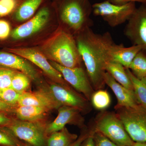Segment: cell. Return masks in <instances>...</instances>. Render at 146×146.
Returning a JSON list of instances; mask_svg holds the SVG:
<instances>
[{"label": "cell", "mask_w": 146, "mask_h": 146, "mask_svg": "<svg viewBox=\"0 0 146 146\" xmlns=\"http://www.w3.org/2000/svg\"><path fill=\"white\" fill-rule=\"evenodd\" d=\"M80 146H94L93 132L92 131L90 130L89 136L84 140Z\"/></svg>", "instance_id": "obj_33"}, {"label": "cell", "mask_w": 146, "mask_h": 146, "mask_svg": "<svg viewBox=\"0 0 146 146\" xmlns=\"http://www.w3.org/2000/svg\"><path fill=\"white\" fill-rule=\"evenodd\" d=\"M21 0H0V18L13 13Z\"/></svg>", "instance_id": "obj_29"}, {"label": "cell", "mask_w": 146, "mask_h": 146, "mask_svg": "<svg viewBox=\"0 0 146 146\" xmlns=\"http://www.w3.org/2000/svg\"><path fill=\"white\" fill-rule=\"evenodd\" d=\"M60 106H70L79 109L86 114L91 111L90 101L71 87L65 86L52 81L46 86H42Z\"/></svg>", "instance_id": "obj_9"}, {"label": "cell", "mask_w": 146, "mask_h": 146, "mask_svg": "<svg viewBox=\"0 0 146 146\" xmlns=\"http://www.w3.org/2000/svg\"><path fill=\"white\" fill-rule=\"evenodd\" d=\"M49 61L52 66L61 74L65 81L77 92L83 94L89 101H91V96L95 91L91 85L86 71L82 66L66 68L53 61Z\"/></svg>", "instance_id": "obj_11"}, {"label": "cell", "mask_w": 146, "mask_h": 146, "mask_svg": "<svg viewBox=\"0 0 146 146\" xmlns=\"http://www.w3.org/2000/svg\"><path fill=\"white\" fill-rule=\"evenodd\" d=\"M90 102L95 109L98 110H104L110 105L111 98L106 90L99 89L94 91Z\"/></svg>", "instance_id": "obj_23"}, {"label": "cell", "mask_w": 146, "mask_h": 146, "mask_svg": "<svg viewBox=\"0 0 146 146\" xmlns=\"http://www.w3.org/2000/svg\"><path fill=\"white\" fill-rule=\"evenodd\" d=\"M31 80L25 74L17 71L12 78L11 87L19 94H23L29 88Z\"/></svg>", "instance_id": "obj_25"}, {"label": "cell", "mask_w": 146, "mask_h": 146, "mask_svg": "<svg viewBox=\"0 0 146 146\" xmlns=\"http://www.w3.org/2000/svg\"><path fill=\"white\" fill-rule=\"evenodd\" d=\"M142 50V47L137 45L125 47L123 44L115 43L110 52V61L117 62L125 68H129L136 55Z\"/></svg>", "instance_id": "obj_17"}, {"label": "cell", "mask_w": 146, "mask_h": 146, "mask_svg": "<svg viewBox=\"0 0 146 146\" xmlns=\"http://www.w3.org/2000/svg\"><path fill=\"white\" fill-rule=\"evenodd\" d=\"M17 71L0 67V89L9 88L13 76Z\"/></svg>", "instance_id": "obj_28"}, {"label": "cell", "mask_w": 146, "mask_h": 146, "mask_svg": "<svg viewBox=\"0 0 146 146\" xmlns=\"http://www.w3.org/2000/svg\"><path fill=\"white\" fill-rule=\"evenodd\" d=\"M90 133V130L85 131L80 134L79 136L76 141L72 144L70 146H80L81 145L82 143L84 141L88 136Z\"/></svg>", "instance_id": "obj_34"}, {"label": "cell", "mask_w": 146, "mask_h": 146, "mask_svg": "<svg viewBox=\"0 0 146 146\" xmlns=\"http://www.w3.org/2000/svg\"><path fill=\"white\" fill-rule=\"evenodd\" d=\"M46 125L40 121L14 120L6 127L18 139L32 146H45L47 138L45 133Z\"/></svg>", "instance_id": "obj_8"}, {"label": "cell", "mask_w": 146, "mask_h": 146, "mask_svg": "<svg viewBox=\"0 0 146 146\" xmlns=\"http://www.w3.org/2000/svg\"><path fill=\"white\" fill-rule=\"evenodd\" d=\"M52 3L59 26L75 36L93 26L91 0H54Z\"/></svg>", "instance_id": "obj_3"}, {"label": "cell", "mask_w": 146, "mask_h": 146, "mask_svg": "<svg viewBox=\"0 0 146 146\" xmlns=\"http://www.w3.org/2000/svg\"><path fill=\"white\" fill-rule=\"evenodd\" d=\"M12 120L8 117L3 114L0 113V127H6L11 122Z\"/></svg>", "instance_id": "obj_35"}, {"label": "cell", "mask_w": 146, "mask_h": 146, "mask_svg": "<svg viewBox=\"0 0 146 146\" xmlns=\"http://www.w3.org/2000/svg\"><path fill=\"white\" fill-rule=\"evenodd\" d=\"M56 16L52 3L46 2L32 18L16 28L11 32L15 41H25L32 39L40 34Z\"/></svg>", "instance_id": "obj_5"}, {"label": "cell", "mask_w": 146, "mask_h": 146, "mask_svg": "<svg viewBox=\"0 0 146 146\" xmlns=\"http://www.w3.org/2000/svg\"><path fill=\"white\" fill-rule=\"evenodd\" d=\"M50 110L32 106H18L15 113L18 119L28 121H40L47 116Z\"/></svg>", "instance_id": "obj_19"}, {"label": "cell", "mask_w": 146, "mask_h": 146, "mask_svg": "<svg viewBox=\"0 0 146 146\" xmlns=\"http://www.w3.org/2000/svg\"><path fill=\"white\" fill-rule=\"evenodd\" d=\"M13 106L4 102L0 100V111H9L12 110Z\"/></svg>", "instance_id": "obj_36"}, {"label": "cell", "mask_w": 146, "mask_h": 146, "mask_svg": "<svg viewBox=\"0 0 146 146\" xmlns=\"http://www.w3.org/2000/svg\"><path fill=\"white\" fill-rule=\"evenodd\" d=\"M104 80L106 84L112 89L117 98V102L115 108L133 107L138 104L134 91L126 89L118 83L107 72L105 73Z\"/></svg>", "instance_id": "obj_16"}, {"label": "cell", "mask_w": 146, "mask_h": 146, "mask_svg": "<svg viewBox=\"0 0 146 146\" xmlns=\"http://www.w3.org/2000/svg\"><path fill=\"white\" fill-rule=\"evenodd\" d=\"M58 115L51 123L46 125L45 133L47 137L53 133L59 131L67 124H74L82 127L84 119L79 109L70 106H60L58 108Z\"/></svg>", "instance_id": "obj_13"}, {"label": "cell", "mask_w": 146, "mask_h": 146, "mask_svg": "<svg viewBox=\"0 0 146 146\" xmlns=\"http://www.w3.org/2000/svg\"><path fill=\"white\" fill-rule=\"evenodd\" d=\"M24 146H32L31 145H29V144L27 143H24Z\"/></svg>", "instance_id": "obj_38"}, {"label": "cell", "mask_w": 146, "mask_h": 146, "mask_svg": "<svg viewBox=\"0 0 146 146\" xmlns=\"http://www.w3.org/2000/svg\"><path fill=\"white\" fill-rule=\"evenodd\" d=\"M24 143L18 139L7 128H0V146H24Z\"/></svg>", "instance_id": "obj_26"}, {"label": "cell", "mask_w": 146, "mask_h": 146, "mask_svg": "<svg viewBox=\"0 0 146 146\" xmlns=\"http://www.w3.org/2000/svg\"><path fill=\"white\" fill-rule=\"evenodd\" d=\"M124 33L133 45L140 46L146 53V3L136 9L127 21Z\"/></svg>", "instance_id": "obj_12"}, {"label": "cell", "mask_w": 146, "mask_h": 146, "mask_svg": "<svg viewBox=\"0 0 146 146\" xmlns=\"http://www.w3.org/2000/svg\"><path fill=\"white\" fill-rule=\"evenodd\" d=\"M78 137L77 135L71 133L65 127L48 136L46 141V146H70Z\"/></svg>", "instance_id": "obj_21"}, {"label": "cell", "mask_w": 146, "mask_h": 146, "mask_svg": "<svg viewBox=\"0 0 146 146\" xmlns=\"http://www.w3.org/2000/svg\"><path fill=\"white\" fill-rule=\"evenodd\" d=\"M91 130L93 132L94 146H119L110 141L102 133Z\"/></svg>", "instance_id": "obj_30"}, {"label": "cell", "mask_w": 146, "mask_h": 146, "mask_svg": "<svg viewBox=\"0 0 146 146\" xmlns=\"http://www.w3.org/2000/svg\"><path fill=\"white\" fill-rule=\"evenodd\" d=\"M110 2L117 5H123L130 2H138L146 3V0H108Z\"/></svg>", "instance_id": "obj_32"}, {"label": "cell", "mask_w": 146, "mask_h": 146, "mask_svg": "<svg viewBox=\"0 0 146 146\" xmlns=\"http://www.w3.org/2000/svg\"><path fill=\"white\" fill-rule=\"evenodd\" d=\"M46 1L47 0H21L13 11V19L17 22L28 21Z\"/></svg>", "instance_id": "obj_18"}, {"label": "cell", "mask_w": 146, "mask_h": 146, "mask_svg": "<svg viewBox=\"0 0 146 146\" xmlns=\"http://www.w3.org/2000/svg\"><path fill=\"white\" fill-rule=\"evenodd\" d=\"M40 106L51 110L58 109L61 106L42 86L38 91H27L21 94L18 106Z\"/></svg>", "instance_id": "obj_15"}, {"label": "cell", "mask_w": 146, "mask_h": 146, "mask_svg": "<svg viewBox=\"0 0 146 146\" xmlns=\"http://www.w3.org/2000/svg\"><path fill=\"white\" fill-rule=\"evenodd\" d=\"M115 109L131 139L134 142L146 143V106Z\"/></svg>", "instance_id": "obj_6"}, {"label": "cell", "mask_w": 146, "mask_h": 146, "mask_svg": "<svg viewBox=\"0 0 146 146\" xmlns=\"http://www.w3.org/2000/svg\"><path fill=\"white\" fill-rule=\"evenodd\" d=\"M136 8V3L117 5L108 0L93 5V13L100 16L110 26L115 27L128 21Z\"/></svg>", "instance_id": "obj_7"}, {"label": "cell", "mask_w": 146, "mask_h": 146, "mask_svg": "<svg viewBox=\"0 0 146 146\" xmlns=\"http://www.w3.org/2000/svg\"><path fill=\"white\" fill-rule=\"evenodd\" d=\"M75 38L91 85L95 91L103 89L106 63L110 61V52L115 43L111 34L108 32L98 34L89 28Z\"/></svg>", "instance_id": "obj_1"}, {"label": "cell", "mask_w": 146, "mask_h": 146, "mask_svg": "<svg viewBox=\"0 0 146 146\" xmlns=\"http://www.w3.org/2000/svg\"><path fill=\"white\" fill-rule=\"evenodd\" d=\"M126 71L132 84L138 104L146 106V77L138 78L129 69L126 68Z\"/></svg>", "instance_id": "obj_22"}, {"label": "cell", "mask_w": 146, "mask_h": 146, "mask_svg": "<svg viewBox=\"0 0 146 146\" xmlns=\"http://www.w3.org/2000/svg\"><path fill=\"white\" fill-rule=\"evenodd\" d=\"M14 89L9 88L0 89V100L10 105H18V103L20 95Z\"/></svg>", "instance_id": "obj_27"}, {"label": "cell", "mask_w": 146, "mask_h": 146, "mask_svg": "<svg viewBox=\"0 0 146 146\" xmlns=\"http://www.w3.org/2000/svg\"><path fill=\"white\" fill-rule=\"evenodd\" d=\"M38 49L47 59L63 67H81L82 59L75 36L58 26L54 32L39 45Z\"/></svg>", "instance_id": "obj_2"}, {"label": "cell", "mask_w": 146, "mask_h": 146, "mask_svg": "<svg viewBox=\"0 0 146 146\" xmlns=\"http://www.w3.org/2000/svg\"><path fill=\"white\" fill-rule=\"evenodd\" d=\"M91 130L102 133L119 146H132L134 143L116 112L104 111L100 113L94 120Z\"/></svg>", "instance_id": "obj_4"}, {"label": "cell", "mask_w": 146, "mask_h": 146, "mask_svg": "<svg viewBox=\"0 0 146 146\" xmlns=\"http://www.w3.org/2000/svg\"><path fill=\"white\" fill-rule=\"evenodd\" d=\"M11 34V27L7 21L0 20V40L7 39Z\"/></svg>", "instance_id": "obj_31"}, {"label": "cell", "mask_w": 146, "mask_h": 146, "mask_svg": "<svg viewBox=\"0 0 146 146\" xmlns=\"http://www.w3.org/2000/svg\"><path fill=\"white\" fill-rule=\"evenodd\" d=\"M132 146H146L145 142H134Z\"/></svg>", "instance_id": "obj_37"}, {"label": "cell", "mask_w": 146, "mask_h": 146, "mask_svg": "<svg viewBox=\"0 0 146 146\" xmlns=\"http://www.w3.org/2000/svg\"><path fill=\"white\" fill-rule=\"evenodd\" d=\"M130 69L136 78L139 79L146 77V53L143 51L138 53L133 59Z\"/></svg>", "instance_id": "obj_24"}, {"label": "cell", "mask_w": 146, "mask_h": 146, "mask_svg": "<svg viewBox=\"0 0 146 146\" xmlns=\"http://www.w3.org/2000/svg\"><path fill=\"white\" fill-rule=\"evenodd\" d=\"M106 70L118 83L126 89L133 91V85L127 72L126 68L121 64L110 61L106 63Z\"/></svg>", "instance_id": "obj_20"}, {"label": "cell", "mask_w": 146, "mask_h": 146, "mask_svg": "<svg viewBox=\"0 0 146 146\" xmlns=\"http://www.w3.org/2000/svg\"><path fill=\"white\" fill-rule=\"evenodd\" d=\"M7 51L19 56L41 69L52 81L63 86L70 87L61 74L53 67L48 60L38 48L31 47L9 48Z\"/></svg>", "instance_id": "obj_10"}, {"label": "cell", "mask_w": 146, "mask_h": 146, "mask_svg": "<svg viewBox=\"0 0 146 146\" xmlns=\"http://www.w3.org/2000/svg\"><path fill=\"white\" fill-rule=\"evenodd\" d=\"M0 65L22 72L35 82L40 81L39 73L34 66L30 61L17 55L0 51Z\"/></svg>", "instance_id": "obj_14"}]
</instances>
